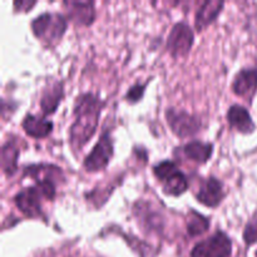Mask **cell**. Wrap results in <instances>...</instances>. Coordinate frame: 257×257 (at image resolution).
<instances>
[{
	"instance_id": "1",
	"label": "cell",
	"mask_w": 257,
	"mask_h": 257,
	"mask_svg": "<svg viewBox=\"0 0 257 257\" xmlns=\"http://www.w3.org/2000/svg\"><path fill=\"white\" fill-rule=\"evenodd\" d=\"M103 104V100L90 92L82 93L75 98L74 122L69 128V143L74 151L80 150L94 136Z\"/></svg>"
},
{
	"instance_id": "2",
	"label": "cell",
	"mask_w": 257,
	"mask_h": 257,
	"mask_svg": "<svg viewBox=\"0 0 257 257\" xmlns=\"http://www.w3.org/2000/svg\"><path fill=\"white\" fill-rule=\"evenodd\" d=\"M32 32L40 42L47 45H55L62 40L67 30V18L60 13H42L33 19Z\"/></svg>"
},
{
	"instance_id": "3",
	"label": "cell",
	"mask_w": 257,
	"mask_h": 257,
	"mask_svg": "<svg viewBox=\"0 0 257 257\" xmlns=\"http://www.w3.org/2000/svg\"><path fill=\"white\" fill-rule=\"evenodd\" d=\"M153 175L162 185V191L166 195L181 196L187 191V177L173 161L165 160L153 166Z\"/></svg>"
},
{
	"instance_id": "4",
	"label": "cell",
	"mask_w": 257,
	"mask_h": 257,
	"mask_svg": "<svg viewBox=\"0 0 257 257\" xmlns=\"http://www.w3.org/2000/svg\"><path fill=\"white\" fill-rule=\"evenodd\" d=\"M166 120L178 138H188L200 132L202 128V120L198 115L192 114L185 109H177L168 107L166 109Z\"/></svg>"
},
{
	"instance_id": "5",
	"label": "cell",
	"mask_w": 257,
	"mask_h": 257,
	"mask_svg": "<svg viewBox=\"0 0 257 257\" xmlns=\"http://www.w3.org/2000/svg\"><path fill=\"white\" fill-rule=\"evenodd\" d=\"M24 173L34 178L35 186L40 190L44 198L52 201L55 197L57 182L62 176V170L53 165H32L24 168Z\"/></svg>"
},
{
	"instance_id": "6",
	"label": "cell",
	"mask_w": 257,
	"mask_h": 257,
	"mask_svg": "<svg viewBox=\"0 0 257 257\" xmlns=\"http://www.w3.org/2000/svg\"><path fill=\"white\" fill-rule=\"evenodd\" d=\"M232 240L222 230H217L210 237L196 243L191 257H231Z\"/></svg>"
},
{
	"instance_id": "7",
	"label": "cell",
	"mask_w": 257,
	"mask_h": 257,
	"mask_svg": "<svg viewBox=\"0 0 257 257\" xmlns=\"http://www.w3.org/2000/svg\"><path fill=\"white\" fill-rule=\"evenodd\" d=\"M113 138L109 131H104L97 143L93 146L92 151L83 161V167L87 172H98L104 170L113 157Z\"/></svg>"
},
{
	"instance_id": "8",
	"label": "cell",
	"mask_w": 257,
	"mask_h": 257,
	"mask_svg": "<svg viewBox=\"0 0 257 257\" xmlns=\"http://www.w3.org/2000/svg\"><path fill=\"white\" fill-rule=\"evenodd\" d=\"M195 42L193 29L186 22H178L171 29L166 40V48L173 58L185 57L191 52Z\"/></svg>"
},
{
	"instance_id": "9",
	"label": "cell",
	"mask_w": 257,
	"mask_h": 257,
	"mask_svg": "<svg viewBox=\"0 0 257 257\" xmlns=\"http://www.w3.org/2000/svg\"><path fill=\"white\" fill-rule=\"evenodd\" d=\"M42 198H44V196L39 188L37 186H29L22 188L14 196V203L27 217L39 218L43 215Z\"/></svg>"
},
{
	"instance_id": "10",
	"label": "cell",
	"mask_w": 257,
	"mask_h": 257,
	"mask_svg": "<svg viewBox=\"0 0 257 257\" xmlns=\"http://www.w3.org/2000/svg\"><path fill=\"white\" fill-rule=\"evenodd\" d=\"M133 215L146 232H161L165 220L162 213L147 201H138L133 206Z\"/></svg>"
},
{
	"instance_id": "11",
	"label": "cell",
	"mask_w": 257,
	"mask_h": 257,
	"mask_svg": "<svg viewBox=\"0 0 257 257\" xmlns=\"http://www.w3.org/2000/svg\"><path fill=\"white\" fill-rule=\"evenodd\" d=\"M196 198L207 207H217L225 198L223 183L215 176L202 178L196 192Z\"/></svg>"
},
{
	"instance_id": "12",
	"label": "cell",
	"mask_w": 257,
	"mask_h": 257,
	"mask_svg": "<svg viewBox=\"0 0 257 257\" xmlns=\"http://www.w3.org/2000/svg\"><path fill=\"white\" fill-rule=\"evenodd\" d=\"M67 17L74 24L82 27H89L95 19V3L94 2H63Z\"/></svg>"
},
{
	"instance_id": "13",
	"label": "cell",
	"mask_w": 257,
	"mask_h": 257,
	"mask_svg": "<svg viewBox=\"0 0 257 257\" xmlns=\"http://www.w3.org/2000/svg\"><path fill=\"white\" fill-rule=\"evenodd\" d=\"M232 92L238 97L247 98L248 102L252 99L257 90V65L256 67H246L237 72L233 77Z\"/></svg>"
},
{
	"instance_id": "14",
	"label": "cell",
	"mask_w": 257,
	"mask_h": 257,
	"mask_svg": "<svg viewBox=\"0 0 257 257\" xmlns=\"http://www.w3.org/2000/svg\"><path fill=\"white\" fill-rule=\"evenodd\" d=\"M63 97H64V87H63L62 82L53 80V82L48 83L47 87L43 89L39 102L43 113L47 115L55 113L60 102H62Z\"/></svg>"
},
{
	"instance_id": "15",
	"label": "cell",
	"mask_w": 257,
	"mask_h": 257,
	"mask_svg": "<svg viewBox=\"0 0 257 257\" xmlns=\"http://www.w3.org/2000/svg\"><path fill=\"white\" fill-rule=\"evenodd\" d=\"M22 127L29 137L35 138V140H42V138L48 137L52 133L53 122L43 117V115L28 113L23 118Z\"/></svg>"
},
{
	"instance_id": "16",
	"label": "cell",
	"mask_w": 257,
	"mask_h": 257,
	"mask_svg": "<svg viewBox=\"0 0 257 257\" xmlns=\"http://www.w3.org/2000/svg\"><path fill=\"white\" fill-rule=\"evenodd\" d=\"M226 117H227L231 127L235 128L238 132L243 133V135H248V133H252L255 131V123H253L248 110L243 105L232 104L227 109Z\"/></svg>"
},
{
	"instance_id": "17",
	"label": "cell",
	"mask_w": 257,
	"mask_h": 257,
	"mask_svg": "<svg viewBox=\"0 0 257 257\" xmlns=\"http://www.w3.org/2000/svg\"><path fill=\"white\" fill-rule=\"evenodd\" d=\"M225 3L220 0H207L200 5L195 15V27L198 32L212 24L220 13L222 12Z\"/></svg>"
},
{
	"instance_id": "18",
	"label": "cell",
	"mask_w": 257,
	"mask_h": 257,
	"mask_svg": "<svg viewBox=\"0 0 257 257\" xmlns=\"http://www.w3.org/2000/svg\"><path fill=\"white\" fill-rule=\"evenodd\" d=\"M180 151L187 160L203 165L212 156L213 145L210 142L192 141V142H188L183 145L182 147H180Z\"/></svg>"
},
{
	"instance_id": "19",
	"label": "cell",
	"mask_w": 257,
	"mask_h": 257,
	"mask_svg": "<svg viewBox=\"0 0 257 257\" xmlns=\"http://www.w3.org/2000/svg\"><path fill=\"white\" fill-rule=\"evenodd\" d=\"M20 150L17 142L7 140L2 146V170L7 176H13L18 170V157Z\"/></svg>"
},
{
	"instance_id": "20",
	"label": "cell",
	"mask_w": 257,
	"mask_h": 257,
	"mask_svg": "<svg viewBox=\"0 0 257 257\" xmlns=\"http://www.w3.org/2000/svg\"><path fill=\"white\" fill-rule=\"evenodd\" d=\"M187 233L191 237L201 235V233L206 232L210 228V220L206 216L201 215L197 211L191 210V212L187 216Z\"/></svg>"
},
{
	"instance_id": "21",
	"label": "cell",
	"mask_w": 257,
	"mask_h": 257,
	"mask_svg": "<svg viewBox=\"0 0 257 257\" xmlns=\"http://www.w3.org/2000/svg\"><path fill=\"white\" fill-rule=\"evenodd\" d=\"M242 237L246 245L248 246L257 242V217L251 218V220L246 223L245 228H243Z\"/></svg>"
},
{
	"instance_id": "22",
	"label": "cell",
	"mask_w": 257,
	"mask_h": 257,
	"mask_svg": "<svg viewBox=\"0 0 257 257\" xmlns=\"http://www.w3.org/2000/svg\"><path fill=\"white\" fill-rule=\"evenodd\" d=\"M146 87H147V83H137V84L132 85V87L128 89L127 94H125V99L131 103H137L142 99L143 94H145Z\"/></svg>"
},
{
	"instance_id": "23",
	"label": "cell",
	"mask_w": 257,
	"mask_h": 257,
	"mask_svg": "<svg viewBox=\"0 0 257 257\" xmlns=\"http://www.w3.org/2000/svg\"><path fill=\"white\" fill-rule=\"evenodd\" d=\"M15 12H29L33 7L37 5V2H28V0H20V2H14Z\"/></svg>"
},
{
	"instance_id": "24",
	"label": "cell",
	"mask_w": 257,
	"mask_h": 257,
	"mask_svg": "<svg viewBox=\"0 0 257 257\" xmlns=\"http://www.w3.org/2000/svg\"><path fill=\"white\" fill-rule=\"evenodd\" d=\"M256 257H257V251H256Z\"/></svg>"
}]
</instances>
